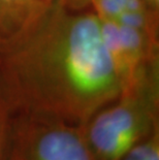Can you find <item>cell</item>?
<instances>
[{"label": "cell", "instance_id": "1", "mask_svg": "<svg viewBox=\"0 0 159 160\" xmlns=\"http://www.w3.org/2000/svg\"><path fill=\"white\" fill-rule=\"evenodd\" d=\"M62 6L38 9L6 37L0 57V107L85 125L123 85L104 46L99 19Z\"/></svg>", "mask_w": 159, "mask_h": 160}, {"label": "cell", "instance_id": "2", "mask_svg": "<svg viewBox=\"0 0 159 160\" xmlns=\"http://www.w3.org/2000/svg\"><path fill=\"white\" fill-rule=\"evenodd\" d=\"M156 78L154 65L131 89L123 92L110 107L98 111L84 125L94 160H119L157 128Z\"/></svg>", "mask_w": 159, "mask_h": 160}, {"label": "cell", "instance_id": "3", "mask_svg": "<svg viewBox=\"0 0 159 160\" xmlns=\"http://www.w3.org/2000/svg\"><path fill=\"white\" fill-rule=\"evenodd\" d=\"M2 124L3 160H94L84 125L27 111Z\"/></svg>", "mask_w": 159, "mask_h": 160}, {"label": "cell", "instance_id": "4", "mask_svg": "<svg viewBox=\"0 0 159 160\" xmlns=\"http://www.w3.org/2000/svg\"><path fill=\"white\" fill-rule=\"evenodd\" d=\"M39 8L31 0H0V27L8 30V35L24 25Z\"/></svg>", "mask_w": 159, "mask_h": 160}, {"label": "cell", "instance_id": "5", "mask_svg": "<svg viewBox=\"0 0 159 160\" xmlns=\"http://www.w3.org/2000/svg\"><path fill=\"white\" fill-rule=\"evenodd\" d=\"M119 160H159L158 129L156 128L147 138L133 146Z\"/></svg>", "mask_w": 159, "mask_h": 160}, {"label": "cell", "instance_id": "6", "mask_svg": "<svg viewBox=\"0 0 159 160\" xmlns=\"http://www.w3.org/2000/svg\"><path fill=\"white\" fill-rule=\"evenodd\" d=\"M31 1L33 4L39 8L57 5L65 8L74 9V11H79L84 6L90 4V0H31Z\"/></svg>", "mask_w": 159, "mask_h": 160}, {"label": "cell", "instance_id": "7", "mask_svg": "<svg viewBox=\"0 0 159 160\" xmlns=\"http://www.w3.org/2000/svg\"><path fill=\"white\" fill-rule=\"evenodd\" d=\"M144 2L146 3L147 8L150 9L151 12H153L155 13V12H158L159 8V0H144Z\"/></svg>", "mask_w": 159, "mask_h": 160}]
</instances>
